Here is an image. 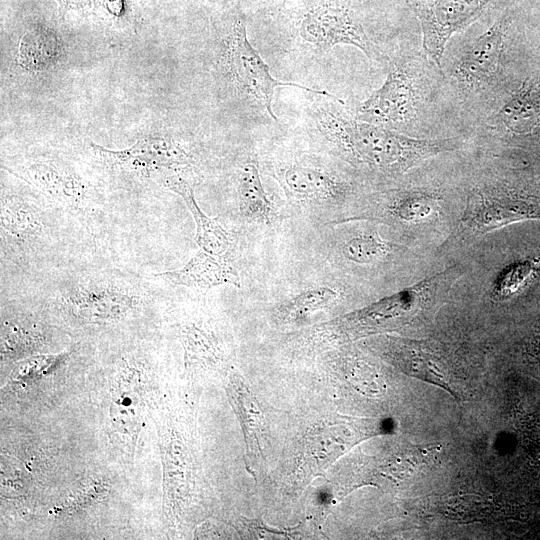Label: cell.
Returning <instances> with one entry per match:
<instances>
[{"label": "cell", "instance_id": "obj_1", "mask_svg": "<svg viewBox=\"0 0 540 540\" xmlns=\"http://www.w3.org/2000/svg\"><path fill=\"white\" fill-rule=\"evenodd\" d=\"M335 101L326 102L315 110L319 131L351 160L379 172L400 174L424 159L453 148L448 141L411 138L352 118Z\"/></svg>", "mask_w": 540, "mask_h": 540}, {"label": "cell", "instance_id": "obj_2", "mask_svg": "<svg viewBox=\"0 0 540 540\" xmlns=\"http://www.w3.org/2000/svg\"><path fill=\"white\" fill-rule=\"evenodd\" d=\"M225 65L229 75L238 87L262 105L275 121H277V118L272 111V101L277 87H297L308 92L335 98L325 91L274 79L267 64L251 46L247 38L245 20L242 16L235 18L227 38Z\"/></svg>", "mask_w": 540, "mask_h": 540}, {"label": "cell", "instance_id": "obj_3", "mask_svg": "<svg viewBox=\"0 0 540 540\" xmlns=\"http://www.w3.org/2000/svg\"><path fill=\"white\" fill-rule=\"evenodd\" d=\"M300 35L319 51L326 52L338 44H346L359 48L371 59L379 55L351 10L334 1L308 8L301 20Z\"/></svg>", "mask_w": 540, "mask_h": 540}, {"label": "cell", "instance_id": "obj_4", "mask_svg": "<svg viewBox=\"0 0 540 540\" xmlns=\"http://www.w3.org/2000/svg\"><path fill=\"white\" fill-rule=\"evenodd\" d=\"M423 35V47L440 68L452 34L476 21L496 0H410Z\"/></svg>", "mask_w": 540, "mask_h": 540}, {"label": "cell", "instance_id": "obj_5", "mask_svg": "<svg viewBox=\"0 0 540 540\" xmlns=\"http://www.w3.org/2000/svg\"><path fill=\"white\" fill-rule=\"evenodd\" d=\"M63 300L73 315L101 323L124 318L140 303L141 295L122 282L87 278L67 291Z\"/></svg>", "mask_w": 540, "mask_h": 540}, {"label": "cell", "instance_id": "obj_6", "mask_svg": "<svg viewBox=\"0 0 540 540\" xmlns=\"http://www.w3.org/2000/svg\"><path fill=\"white\" fill-rule=\"evenodd\" d=\"M456 277V268H449L359 311L355 318L368 327L383 326L389 321L407 322L447 296Z\"/></svg>", "mask_w": 540, "mask_h": 540}, {"label": "cell", "instance_id": "obj_7", "mask_svg": "<svg viewBox=\"0 0 540 540\" xmlns=\"http://www.w3.org/2000/svg\"><path fill=\"white\" fill-rule=\"evenodd\" d=\"M95 152L110 168L150 177L162 171H176L191 164L189 155L171 139L146 137L124 150H109L92 144Z\"/></svg>", "mask_w": 540, "mask_h": 540}, {"label": "cell", "instance_id": "obj_8", "mask_svg": "<svg viewBox=\"0 0 540 540\" xmlns=\"http://www.w3.org/2000/svg\"><path fill=\"white\" fill-rule=\"evenodd\" d=\"M414 91L407 74L392 66L383 85L358 109V119L378 126L402 123L413 116Z\"/></svg>", "mask_w": 540, "mask_h": 540}, {"label": "cell", "instance_id": "obj_9", "mask_svg": "<svg viewBox=\"0 0 540 540\" xmlns=\"http://www.w3.org/2000/svg\"><path fill=\"white\" fill-rule=\"evenodd\" d=\"M19 176L47 197L74 210L87 202V187L82 178L67 166L45 160L23 166Z\"/></svg>", "mask_w": 540, "mask_h": 540}, {"label": "cell", "instance_id": "obj_10", "mask_svg": "<svg viewBox=\"0 0 540 540\" xmlns=\"http://www.w3.org/2000/svg\"><path fill=\"white\" fill-rule=\"evenodd\" d=\"M504 22L494 23L461 54L457 78L469 86H481L494 78L503 49Z\"/></svg>", "mask_w": 540, "mask_h": 540}, {"label": "cell", "instance_id": "obj_11", "mask_svg": "<svg viewBox=\"0 0 540 540\" xmlns=\"http://www.w3.org/2000/svg\"><path fill=\"white\" fill-rule=\"evenodd\" d=\"M156 277L199 292H206L223 284L240 286L238 274L227 262L203 250L181 269L159 273Z\"/></svg>", "mask_w": 540, "mask_h": 540}, {"label": "cell", "instance_id": "obj_12", "mask_svg": "<svg viewBox=\"0 0 540 540\" xmlns=\"http://www.w3.org/2000/svg\"><path fill=\"white\" fill-rule=\"evenodd\" d=\"M159 181L163 186L181 196L186 203L196 224L195 238L201 250L223 259L231 246L230 235L216 218L208 217L201 211L191 184L175 171L162 176Z\"/></svg>", "mask_w": 540, "mask_h": 540}, {"label": "cell", "instance_id": "obj_13", "mask_svg": "<svg viewBox=\"0 0 540 540\" xmlns=\"http://www.w3.org/2000/svg\"><path fill=\"white\" fill-rule=\"evenodd\" d=\"M115 382L110 414L116 428L135 441L140 430L143 411L139 384L141 371L136 365L125 363Z\"/></svg>", "mask_w": 540, "mask_h": 540}, {"label": "cell", "instance_id": "obj_14", "mask_svg": "<svg viewBox=\"0 0 540 540\" xmlns=\"http://www.w3.org/2000/svg\"><path fill=\"white\" fill-rule=\"evenodd\" d=\"M534 214L536 211L526 203L509 196L480 193L470 203L464 220L477 233H484L512 221L530 218Z\"/></svg>", "mask_w": 540, "mask_h": 540}, {"label": "cell", "instance_id": "obj_15", "mask_svg": "<svg viewBox=\"0 0 540 540\" xmlns=\"http://www.w3.org/2000/svg\"><path fill=\"white\" fill-rule=\"evenodd\" d=\"M63 54L64 46L58 33L36 23L28 27L20 39L17 62L29 72H42L54 67Z\"/></svg>", "mask_w": 540, "mask_h": 540}, {"label": "cell", "instance_id": "obj_16", "mask_svg": "<svg viewBox=\"0 0 540 540\" xmlns=\"http://www.w3.org/2000/svg\"><path fill=\"white\" fill-rule=\"evenodd\" d=\"M280 181L287 194L299 202H318L335 196L339 183L327 172L318 168L293 164L279 172Z\"/></svg>", "mask_w": 540, "mask_h": 540}, {"label": "cell", "instance_id": "obj_17", "mask_svg": "<svg viewBox=\"0 0 540 540\" xmlns=\"http://www.w3.org/2000/svg\"><path fill=\"white\" fill-rule=\"evenodd\" d=\"M162 442L165 503L174 512L186 493L187 459L183 444L174 433L163 436Z\"/></svg>", "mask_w": 540, "mask_h": 540}, {"label": "cell", "instance_id": "obj_18", "mask_svg": "<svg viewBox=\"0 0 540 540\" xmlns=\"http://www.w3.org/2000/svg\"><path fill=\"white\" fill-rule=\"evenodd\" d=\"M43 229V220L36 208L17 197H2L1 234L3 238L26 242L37 237Z\"/></svg>", "mask_w": 540, "mask_h": 540}, {"label": "cell", "instance_id": "obj_19", "mask_svg": "<svg viewBox=\"0 0 540 540\" xmlns=\"http://www.w3.org/2000/svg\"><path fill=\"white\" fill-rule=\"evenodd\" d=\"M499 119L511 131L525 132L540 122V89L527 80L506 102L499 112Z\"/></svg>", "mask_w": 540, "mask_h": 540}, {"label": "cell", "instance_id": "obj_20", "mask_svg": "<svg viewBox=\"0 0 540 540\" xmlns=\"http://www.w3.org/2000/svg\"><path fill=\"white\" fill-rule=\"evenodd\" d=\"M239 208L251 220L268 221L272 205L263 188L257 165L247 163L241 170L238 184Z\"/></svg>", "mask_w": 540, "mask_h": 540}, {"label": "cell", "instance_id": "obj_21", "mask_svg": "<svg viewBox=\"0 0 540 540\" xmlns=\"http://www.w3.org/2000/svg\"><path fill=\"white\" fill-rule=\"evenodd\" d=\"M398 362L406 374L437 385L456 396L439 360L433 354L423 351L417 344L405 345L399 353Z\"/></svg>", "mask_w": 540, "mask_h": 540}, {"label": "cell", "instance_id": "obj_22", "mask_svg": "<svg viewBox=\"0 0 540 540\" xmlns=\"http://www.w3.org/2000/svg\"><path fill=\"white\" fill-rule=\"evenodd\" d=\"M537 264L536 259H528L515 262L504 269L493 286V298L504 300L518 293L532 276Z\"/></svg>", "mask_w": 540, "mask_h": 540}, {"label": "cell", "instance_id": "obj_23", "mask_svg": "<svg viewBox=\"0 0 540 540\" xmlns=\"http://www.w3.org/2000/svg\"><path fill=\"white\" fill-rule=\"evenodd\" d=\"M41 335L31 326L5 324L2 327V354L22 357L40 347Z\"/></svg>", "mask_w": 540, "mask_h": 540}, {"label": "cell", "instance_id": "obj_24", "mask_svg": "<svg viewBox=\"0 0 540 540\" xmlns=\"http://www.w3.org/2000/svg\"><path fill=\"white\" fill-rule=\"evenodd\" d=\"M437 201L434 197L421 193L411 192L401 195L391 206L392 215L400 221H422L435 212Z\"/></svg>", "mask_w": 540, "mask_h": 540}, {"label": "cell", "instance_id": "obj_25", "mask_svg": "<svg viewBox=\"0 0 540 540\" xmlns=\"http://www.w3.org/2000/svg\"><path fill=\"white\" fill-rule=\"evenodd\" d=\"M186 362L189 365L213 364L217 352L213 341L199 328L187 325L182 330Z\"/></svg>", "mask_w": 540, "mask_h": 540}, {"label": "cell", "instance_id": "obj_26", "mask_svg": "<svg viewBox=\"0 0 540 540\" xmlns=\"http://www.w3.org/2000/svg\"><path fill=\"white\" fill-rule=\"evenodd\" d=\"M62 17L74 10L82 14H96L112 19H122L128 15L127 0H56Z\"/></svg>", "mask_w": 540, "mask_h": 540}, {"label": "cell", "instance_id": "obj_27", "mask_svg": "<svg viewBox=\"0 0 540 540\" xmlns=\"http://www.w3.org/2000/svg\"><path fill=\"white\" fill-rule=\"evenodd\" d=\"M391 249V244L383 241L377 234H362L345 244L343 254L348 260L356 263H372Z\"/></svg>", "mask_w": 540, "mask_h": 540}, {"label": "cell", "instance_id": "obj_28", "mask_svg": "<svg viewBox=\"0 0 540 540\" xmlns=\"http://www.w3.org/2000/svg\"><path fill=\"white\" fill-rule=\"evenodd\" d=\"M229 394L236 412L244 423L243 425H245L246 431H253L254 433L258 425L259 412L256 409L255 402L252 401L248 391L238 378L231 379Z\"/></svg>", "mask_w": 540, "mask_h": 540}, {"label": "cell", "instance_id": "obj_29", "mask_svg": "<svg viewBox=\"0 0 540 540\" xmlns=\"http://www.w3.org/2000/svg\"><path fill=\"white\" fill-rule=\"evenodd\" d=\"M337 293L327 287H321L303 292L296 296L288 305L291 315H305L331 303Z\"/></svg>", "mask_w": 540, "mask_h": 540}, {"label": "cell", "instance_id": "obj_30", "mask_svg": "<svg viewBox=\"0 0 540 540\" xmlns=\"http://www.w3.org/2000/svg\"><path fill=\"white\" fill-rule=\"evenodd\" d=\"M287 0H284V2H286Z\"/></svg>", "mask_w": 540, "mask_h": 540}]
</instances>
